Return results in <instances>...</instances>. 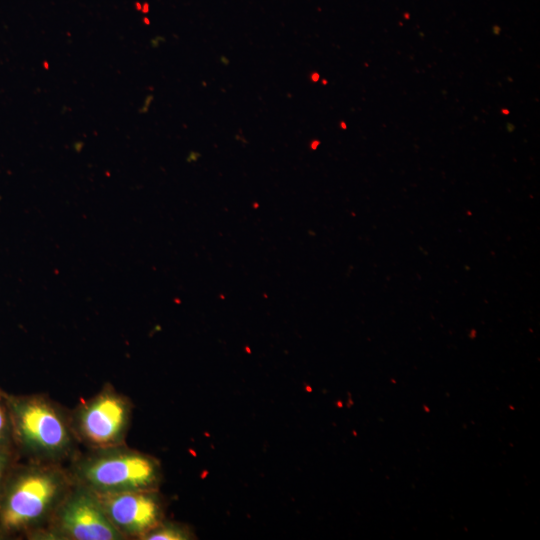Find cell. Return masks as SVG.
<instances>
[{
	"mask_svg": "<svg viewBox=\"0 0 540 540\" xmlns=\"http://www.w3.org/2000/svg\"><path fill=\"white\" fill-rule=\"evenodd\" d=\"M73 485L68 470L56 463H37L9 484L0 502L3 533L30 531L35 538L47 527Z\"/></svg>",
	"mask_w": 540,
	"mask_h": 540,
	"instance_id": "cell-1",
	"label": "cell"
},
{
	"mask_svg": "<svg viewBox=\"0 0 540 540\" xmlns=\"http://www.w3.org/2000/svg\"><path fill=\"white\" fill-rule=\"evenodd\" d=\"M68 472L73 483L97 495L158 490L162 482L160 462L125 444L77 454Z\"/></svg>",
	"mask_w": 540,
	"mask_h": 540,
	"instance_id": "cell-2",
	"label": "cell"
},
{
	"mask_svg": "<svg viewBox=\"0 0 540 540\" xmlns=\"http://www.w3.org/2000/svg\"><path fill=\"white\" fill-rule=\"evenodd\" d=\"M13 433L37 463L60 464L77 453L70 417L44 395L13 399L10 403Z\"/></svg>",
	"mask_w": 540,
	"mask_h": 540,
	"instance_id": "cell-3",
	"label": "cell"
},
{
	"mask_svg": "<svg viewBox=\"0 0 540 540\" xmlns=\"http://www.w3.org/2000/svg\"><path fill=\"white\" fill-rule=\"evenodd\" d=\"M132 411L130 399L106 384L69 417L78 442L88 449H102L125 444Z\"/></svg>",
	"mask_w": 540,
	"mask_h": 540,
	"instance_id": "cell-4",
	"label": "cell"
},
{
	"mask_svg": "<svg viewBox=\"0 0 540 540\" xmlns=\"http://www.w3.org/2000/svg\"><path fill=\"white\" fill-rule=\"evenodd\" d=\"M52 540H125L108 520L98 496L73 483L47 527L36 537Z\"/></svg>",
	"mask_w": 540,
	"mask_h": 540,
	"instance_id": "cell-5",
	"label": "cell"
},
{
	"mask_svg": "<svg viewBox=\"0 0 540 540\" xmlns=\"http://www.w3.org/2000/svg\"><path fill=\"white\" fill-rule=\"evenodd\" d=\"M97 496L108 520L124 539L142 540L165 519L166 504L158 490Z\"/></svg>",
	"mask_w": 540,
	"mask_h": 540,
	"instance_id": "cell-6",
	"label": "cell"
},
{
	"mask_svg": "<svg viewBox=\"0 0 540 540\" xmlns=\"http://www.w3.org/2000/svg\"><path fill=\"white\" fill-rule=\"evenodd\" d=\"M196 535L188 525L164 519L150 530L142 540H192Z\"/></svg>",
	"mask_w": 540,
	"mask_h": 540,
	"instance_id": "cell-7",
	"label": "cell"
},
{
	"mask_svg": "<svg viewBox=\"0 0 540 540\" xmlns=\"http://www.w3.org/2000/svg\"><path fill=\"white\" fill-rule=\"evenodd\" d=\"M9 427V416L6 409L0 402V449L7 443L8 435L10 432Z\"/></svg>",
	"mask_w": 540,
	"mask_h": 540,
	"instance_id": "cell-8",
	"label": "cell"
},
{
	"mask_svg": "<svg viewBox=\"0 0 540 540\" xmlns=\"http://www.w3.org/2000/svg\"><path fill=\"white\" fill-rule=\"evenodd\" d=\"M7 462V455L2 449H0V485L6 471Z\"/></svg>",
	"mask_w": 540,
	"mask_h": 540,
	"instance_id": "cell-9",
	"label": "cell"
}]
</instances>
